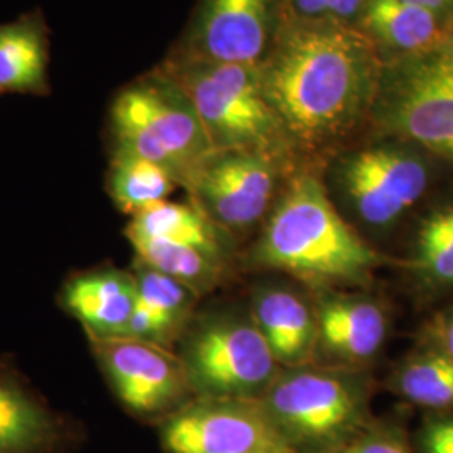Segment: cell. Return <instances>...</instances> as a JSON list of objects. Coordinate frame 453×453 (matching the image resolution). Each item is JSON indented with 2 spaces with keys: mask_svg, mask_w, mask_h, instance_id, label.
<instances>
[{
  "mask_svg": "<svg viewBox=\"0 0 453 453\" xmlns=\"http://www.w3.org/2000/svg\"><path fill=\"white\" fill-rule=\"evenodd\" d=\"M383 63L357 27L284 19L260 82L292 145L321 148L370 118Z\"/></svg>",
  "mask_w": 453,
  "mask_h": 453,
  "instance_id": "1",
  "label": "cell"
},
{
  "mask_svg": "<svg viewBox=\"0 0 453 453\" xmlns=\"http://www.w3.org/2000/svg\"><path fill=\"white\" fill-rule=\"evenodd\" d=\"M250 257L318 292L365 286L385 262L312 173L296 175L279 195Z\"/></svg>",
  "mask_w": 453,
  "mask_h": 453,
  "instance_id": "2",
  "label": "cell"
},
{
  "mask_svg": "<svg viewBox=\"0 0 453 453\" xmlns=\"http://www.w3.org/2000/svg\"><path fill=\"white\" fill-rule=\"evenodd\" d=\"M259 402L294 453L342 450L372 420L363 370L314 363L280 370Z\"/></svg>",
  "mask_w": 453,
  "mask_h": 453,
  "instance_id": "3",
  "label": "cell"
},
{
  "mask_svg": "<svg viewBox=\"0 0 453 453\" xmlns=\"http://www.w3.org/2000/svg\"><path fill=\"white\" fill-rule=\"evenodd\" d=\"M108 130L111 151L160 165L185 188L215 151L190 97L162 65L116 95Z\"/></svg>",
  "mask_w": 453,
  "mask_h": 453,
  "instance_id": "4",
  "label": "cell"
},
{
  "mask_svg": "<svg viewBox=\"0 0 453 453\" xmlns=\"http://www.w3.org/2000/svg\"><path fill=\"white\" fill-rule=\"evenodd\" d=\"M162 67L190 97L215 151L252 150L284 158L291 138L265 99L259 67L175 50Z\"/></svg>",
  "mask_w": 453,
  "mask_h": 453,
  "instance_id": "5",
  "label": "cell"
},
{
  "mask_svg": "<svg viewBox=\"0 0 453 453\" xmlns=\"http://www.w3.org/2000/svg\"><path fill=\"white\" fill-rule=\"evenodd\" d=\"M180 359L195 396L259 400L282 370L250 314L217 312L190 319Z\"/></svg>",
  "mask_w": 453,
  "mask_h": 453,
  "instance_id": "6",
  "label": "cell"
},
{
  "mask_svg": "<svg viewBox=\"0 0 453 453\" xmlns=\"http://www.w3.org/2000/svg\"><path fill=\"white\" fill-rule=\"evenodd\" d=\"M370 119L406 145L453 162V61L440 49L385 61Z\"/></svg>",
  "mask_w": 453,
  "mask_h": 453,
  "instance_id": "7",
  "label": "cell"
},
{
  "mask_svg": "<svg viewBox=\"0 0 453 453\" xmlns=\"http://www.w3.org/2000/svg\"><path fill=\"white\" fill-rule=\"evenodd\" d=\"M410 146L398 140L376 143L344 153L334 163V190L359 226L387 230L426 192L428 165Z\"/></svg>",
  "mask_w": 453,
  "mask_h": 453,
  "instance_id": "8",
  "label": "cell"
},
{
  "mask_svg": "<svg viewBox=\"0 0 453 453\" xmlns=\"http://www.w3.org/2000/svg\"><path fill=\"white\" fill-rule=\"evenodd\" d=\"M88 340L114 396L136 420L158 425L194 400L185 366L170 348L136 338Z\"/></svg>",
  "mask_w": 453,
  "mask_h": 453,
  "instance_id": "9",
  "label": "cell"
},
{
  "mask_svg": "<svg viewBox=\"0 0 453 453\" xmlns=\"http://www.w3.org/2000/svg\"><path fill=\"white\" fill-rule=\"evenodd\" d=\"M157 428L165 453H294L259 400L195 396Z\"/></svg>",
  "mask_w": 453,
  "mask_h": 453,
  "instance_id": "10",
  "label": "cell"
},
{
  "mask_svg": "<svg viewBox=\"0 0 453 453\" xmlns=\"http://www.w3.org/2000/svg\"><path fill=\"white\" fill-rule=\"evenodd\" d=\"M280 160L252 150L213 151L187 187L192 203L226 232L250 228L279 198Z\"/></svg>",
  "mask_w": 453,
  "mask_h": 453,
  "instance_id": "11",
  "label": "cell"
},
{
  "mask_svg": "<svg viewBox=\"0 0 453 453\" xmlns=\"http://www.w3.org/2000/svg\"><path fill=\"white\" fill-rule=\"evenodd\" d=\"M286 0H200L175 52L260 67L284 22Z\"/></svg>",
  "mask_w": 453,
  "mask_h": 453,
  "instance_id": "12",
  "label": "cell"
},
{
  "mask_svg": "<svg viewBox=\"0 0 453 453\" xmlns=\"http://www.w3.org/2000/svg\"><path fill=\"white\" fill-rule=\"evenodd\" d=\"M84 438L81 421L54 410L14 365L0 359V453H71Z\"/></svg>",
  "mask_w": 453,
  "mask_h": 453,
  "instance_id": "13",
  "label": "cell"
},
{
  "mask_svg": "<svg viewBox=\"0 0 453 453\" xmlns=\"http://www.w3.org/2000/svg\"><path fill=\"white\" fill-rule=\"evenodd\" d=\"M316 301L314 365L361 370L388 336V314L366 294L323 291Z\"/></svg>",
  "mask_w": 453,
  "mask_h": 453,
  "instance_id": "14",
  "label": "cell"
},
{
  "mask_svg": "<svg viewBox=\"0 0 453 453\" xmlns=\"http://www.w3.org/2000/svg\"><path fill=\"white\" fill-rule=\"evenodd\" d=\"M59 301L82 324L88 338H127L138 301L136 279L110 265L84 271L65 280Z\"/></svg>",
  "mask_w": 453,
  "mask_h": 453,
  "instance_id": "15",
  "label": "cell"
},
{
  "mask_svg": "<svg viewBox=\"0 0 453 453\" xmlns=\"http://www.w3.org/2000/svg\"><path fill=\"white\" fill-rule=\"evenodd\" d=\"M250 318L282 370L311 365L316 351V309L289 288H262L254 292Z\"/></svg>",
  "mask_w": 453,
  "mask_h": 453,
  "instance_id": "16",
  "label": "cell"
},
{
  "mask_svg": "<svg viewBox=\"0 0 453 453\" xmlns=\"http://www.w3.org/2000/svg\"><path fill=\"white\" fill-rule=\"evenodd\" d=\"M450 17L406 0H368L357 29L372 41L383 61H393L441 48Z\"/></svg>",
  "mask_w": 453,
  "mask_h": 453,
  "instance_id": "17",
  "label": "cell"
},
{
  "mask_svg": "<svg viewBox=\"0 0 453 453\" xmlns=\"http://www.w3.org/2000/svg\"><path fill=\"white\" fill-rule=\"evenodd\" d=\"M49 29L34 11L0 24V95L49 93Z\"/></svg>",
  "mask_w": 453,
  "mask_h": 453,
  "instance_id": "18",
  "label": "cell"
},
{
  "mask_svg": "<svg viewBox=\"0 0 453 453\" xmlns=\"http://www.w3.org/2000/svg\"><path fill=\"white\" fill-rule=\"evenodd\" d=\"M133 274L138 291L134 309L136 324L146 336L170 348L190 323L192 309L200 296L183 282L146 265L140 259L134 260Z\"/></svg>",
  "mask_w": 453,
  "mask_h": 453,
  "instance_id": "19",
  "label": "cell"
},
{
  "mask_svg": "<svg viewBox=\"0 0 453 453\" xmlns=\"http://www.w3.org/2000/svg\"><path fill=\"white\" fill-rule=\"evenodd\" d=\"M125 234L192 245L224 260L228 252L226 230L213 224L195 203L165 200L148 207L131 217Z\"/></svg>",
  "mask_w": 453,
  "mask_h": 453,
  "instance_id": "20",
  "label": "cell"
},
{
  "mask_svg": "<svg viewBox=\"0 0 453 453\" xmlns=\"http://www.w3.org/2000/svg\"><path fill=\"white\" fill-rule=\"evenodd\" d=\"M175 187L179 183L160 165L127 151H111L106 188L119 211L134 217L165 202Z\"/></svg>",
  "mask_w": 453,
  "mask_h": 453,
  "instance_id": "21",
  "label": "cell"
},
{
  "mask_svg": "<svg viewBox=\"0 0 453 453\" xmlns=\"http://www.w3.org/2000/svg\"><path fill=\"white\" fill-rule=\"evenodd\" d=\"M128 241L136 259L183 282L198 296L213 289L224 274L226 260L192 245L143 235H128Z\"/></svg>",
  "mask_w": 453,
  "mask_h": 453,
  "instance_id": "22",
  "label": "cell"
},
{
  "mask_svg": "<svg viewBox=\"0 0 453 453\" xmlns=\"http://www.w3.org/2000/svg\"><path fill=\"white\" fill-rule=\"evenodd\" d=\"M389 388L413 405L453 410V359L423 348L395 372Z\"/></svg>",
  "mask_w": 453,
  "mask_h": 453,
  "instance_id": "23",
  "label": "cell"
},
{
  "mask_svg": "<svg viewBox=\"0 0 453 453\" xmlns=\"http://www.w3.org/2000/svg\"><path fill=\"white\" fill-rule=\"evenodd\" d=\"M410 267L430 288L453 286V203L421 222Z\"/></svg>",
  "mask_w": 453,
  "mask_h": 453,
  "instance_id": "24",
  "label": "cell"
},
{
  "mask_svg": "<svg viewBox=\"0 0 453 453\" xmlns=\"http://www.w3.org/2000/svg\"><path fill=\"white\" fill-rule=\"evenodd\" d=\"M368 0H286L284 19L359 27Z\"/></svg>",
  "mask_w": 453,
  "mask_h": 453,
  "instance_id": "25",
  "label": "cell"
},
{
  "mask_svg": "<svg viewBox=\"0 0 453 453\" xmlns=\"http://www.w3.org/2000/svg\"><path fill=\"white\" fill-rule=\"evenodd\" d=\"M342 453H417L406 437L405 426L393 418H372Z\"/></svg>",
  "mask_w": 453,
  "mask_h": 453,
  "instance_id": "26",
  "label": "cell"
},
{
  "mask_svg": "<svg viewBox=\"0 0 453 453\" xmlns=\"http://www.w3.org/2000/svg\"><path fill=\"white\" fill-rule=\"evenodd\" d=\"M417 453H453L452 415H440L423 423L417 435Z\"/></svg>",
  "mask_w": 453,
  "mask_h": 453,
  "instance_id": "27",
  "label": "cell"
},
{
  "mask_svg": "<svg viewBox=\"0 0 453 453\" xmlns=\"http://www.w3.org/2000/svg\"><path fill=\"white\" fill-rule=\"evenodd\" d=\"M421 342L423 348L453 359V308L445 309L425 326Z\"/></svg>",
  "mask_w": 453,
  "mask_h": 453,
  "instance_id": "28",
  "label": "cell"
},
{
  "mask_svg": "<svg viewBox=\"0 0 453 453\" xmlns=\"http://www.w3.org/2000/svg\"><path fill=\"white\" fill-rule=\"evenodd\" d=\"M406 2L434 11L440 16H453V0H406Z\"/></svg>",
  "mask_w": 453,
  "mask_h": 453,
  "instance_id": "29",
  "label": "cell"
},
{
  "mask_svg": "<svg viewBox=\"0 0 453 453\" xmlns=\"http://www.w3.org/2000/svg\"><path fill=\"white\" fill-rule=\"evenodd\" d=\"M440 50L443 54H447L453 61V16L450 17V22H449V29H447V35H445V41L441 44Z\"/></svg>",
  "mask_w": 453,
  "mask_h": 453,
  "instance_id": "30",
  "label": "cell"
},
{
  "mask_svg": "<svg viewBox=\"0 0 453 453\" xmlns=\"http://www.w3.org/2000/svg\"><path fill=\"white\" fill-rule=\"evenodd\" d=\"M331 453H342V450H338V452H331Z\"/></svg>",
  "mask_w": 453,
  "mask_h": 453,
  "instance_id": "31",
  "label": "cell"
}]
</instances>
